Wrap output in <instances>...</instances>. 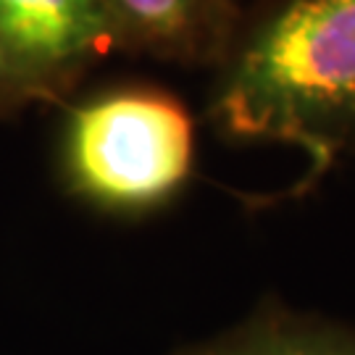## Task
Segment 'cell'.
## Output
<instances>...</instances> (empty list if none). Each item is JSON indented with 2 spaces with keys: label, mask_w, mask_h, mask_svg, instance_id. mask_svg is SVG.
I'll return each instance as SVG.
<instances>
[{
  "label": "cell",
  "mask_w": 355,
  "mask_h": 355,
  "mask_svg": "<svg viewBox=\"0 0 355 355\" xmlns=\"http://www.w3.org/2000/svg\"><path fill=\"white\" fill-rule=\"evenodd\" d=\"M214 69L218 137L305 153L303 187L355 155V0H268Z\"/></svg>",
  "instance_id": "cell-1"
},
{
  "label": "cell",
  "mask_w": 355,
  "mask_h": 355,
  "mask_svg": "<svg viewBox=\"0 0 355 355\" xmlns=\"http://www.w3.org/2000/svg\"><path fill=\"white\" fill-rule=\"evenodd\" d=\"M192 171L195 119L168 89L124 85L69 111L61 179L76 200L101 214H158L184 192Z\"/></svg>",
  "instance_id": "cell-2"
},
{
  "label": "cell",
  "mask_w": 355,
  "mask_h": 355,
  "mask_svg": "<svg viewBox=\"0 0 355 355\" xmlns=\"http://www.w3.org/2000/svg\"><path fill=\"white\" fill-rule=\"evenodd\" d=\"M0 45L37 103H64L89 69L127 53L103 0H0Z\"/></svg>",
  "instance_id": "cell-3"
},
{
  "label": "cell",
  "mask_w": 355,
  "mask_h": 355,
  "mask_svg": "<svg viewBox=\"0 0 355 355\" xmlns=\"http://www.w3.org/2000/svg\"><path fill=\"white\" fill-rule=\"evenodd\" d=\"M127 53L166 64L216 66L240 32V0H103Z\"/></svg>",
  "instance_id": "cell-4"
},
{
  "label": "cell",
  "mask_w": 355,
  "mask_h": 355,
  "mask_svg": "<svg viewBox=\"0 0 355 355\" xmlns=\"http://www.w3.org/2000/svg\"><path fill=\"white\" fill-rule=\"evenodd\" d=\"M177 355H355V329L263 303L240 327Z\"/></svg>",
  "instance_id": "cell-5"
},
{
  "label": "cell",
  "mask_w": 355,
  "mask_h": 355,
  "mask_svg": "<svg viewBox=\"0 0 355 355\" xmlns=\"http://www.w3.org/2000/svg\"><path fill=\"white\" fill-rule=\"evenodd\" d=\"M29 105H37V98L24 85V79L16 74V69L0 45V119H13Z\"/></svg>",
  "instance_id": "cell-6"
}]
</instances>
